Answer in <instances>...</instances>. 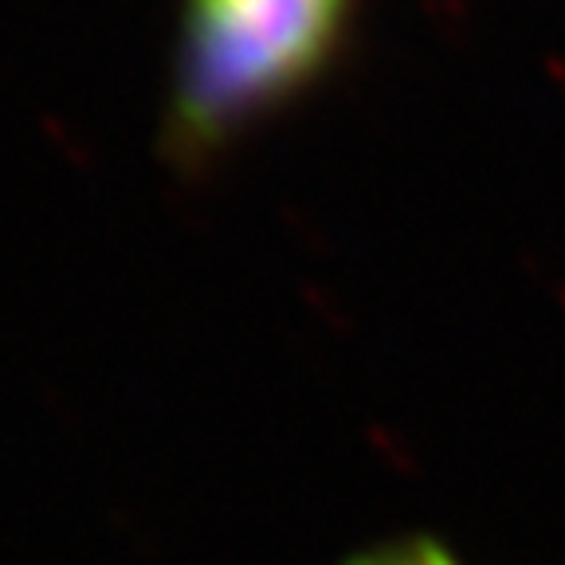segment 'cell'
Here are the masks:
<instances>
[{
  "label": "cell",
  "instance_id": "cell-1",
  "mask_svg": "<svg viewBox=\"0 0 565 565\" xmlns=\"http://www.w3.org/2000/svg\"><path fill=\"white\" fill-rule=\"evenodd\" d=\"M362 0H181L158 118L166 166L196 173L327 79Z\"/></svg>",
  "mask_w": 565,
  "mask_h": 565
},
{
  "label": "cell",
  "instance_id": "cell-2",
  "mask_svg": "<svg viewBox=\"0 0 565 565\" xmlns=\"http://www.w3.org/2000/svg\"><path fill=\"white\" fill-rule=\"evenodd\" d=\"M345 565H459V562L444 546H436L433 539H401V542H388V546L370 550L362 557H353Z\"/></svg>",
  "mask_w": 565,
  "mask_h": 565
}]
</instances>
